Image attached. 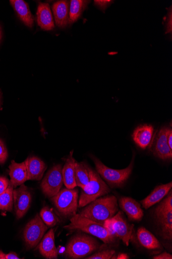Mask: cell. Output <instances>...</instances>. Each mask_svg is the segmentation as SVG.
Wrapping results in <instances>:
<instances>
[{"instance_id":"1","label":"cell","mask_w":172,"mask_h":259,"mask_svg":"<svg viewBox=\"0 0 172 259\" xmlns=\"http://www.w3.org/2000/svg\"><path fill=\"white\" fill-rule=\"evenodd\" d=\"M118 211V200L116 196L108 195L91 202L79 214L94 222L104 224L112 219Z\"/></svg>"},{"instance_id":"2","label":"cell","mask_w":172,"mask_h":259,"mask_svg":"<svg viewBox=\"0 0 172 259\" xmlns=\"http://www.w3.org/2000/svg\"><path fill=\"white\" fill-rule=\"evenodd\" d=\"M69 230H79L100 239L106 244L114 242L115 239L108 233L104 225L77 214L70 219V223L64 227Z\"/></svg>"},{"instance_id":"3","label":"cell","mask_w":172,"mask_h":259,"mask_svg":"<svg viewBox=\"0 0 172 259\" xmlns=\"http://www.w3.org/2000/svg\"><path fill=\"white\" fill-rule=\"evenodd\" d=\"M99 247L95 239L85 234H78L68 243L65 255L69 258H81L90 254Z\"/></svg>"},{"instance_id":"4","label":"cell","mask_w":172,"mask_h":259,"mask_svg":"<svg viewBox=\"0 0 172 259\" xmlns=\"http://www.w3.org/2000/svg\"><path fill=\"white\" fill-rule=\"evenodd\" d=\"M90 176L89 183L82 189L79 201V207L86 206L91 202L110 192L109 187L99 174L90 169Z\"/></svg>"},{"instance_id":"5","label":"cell","mask_w":172,"mask_h":259,"mask_svg":"<svg viewBox=\"0 0 172 259\" xmlns=\"http://www.w3.org/2000/svg\"><path fill=\"white\" fill-rule=\"evenodd\" d=\"M78 191L69 188L61 190L55 196L51 198L59 213L65 218L73 217L77 214L79 206Z\"/></svg>"},{"instance_id":"6","label":"cell","mask_w":172,"mask_h":259,"mask_svg":"<svg viewBox=\"0 0 172 259\" xmlns=\"http://www.w3.org/2000/svg\"><path fill=\"white\" fill-rule=\"evenodd\" d=\"M93 160L97 174H99L109 185L112 187H120L124 185L133 171L134 159L127 168L121 170L110 168L96 157H93Z\"/></svg>"},{"instance_id":"7","label":"cell","mask_w":172,"mask_h":259,"mask_svg":"<svg viewBox=\"0 0 172 259\" xmlns=\"http://www.w3.org/2000/svg\"><path fill=\"white\" fill-rule=\"evenodd\" d=\"M62 169V164H57L45 176L41 187L42 193L45 196L51 198L61 190L64 184Z\"/></svg>"},{"instance_id":"8","label":"cell","mask_w":172,"mask_h":259,"mask_svg":"<svg viewBox=\"0 0 172 259\" xmlns=\"http://www.w3.org/2000/svg\"><path fill=\"white\" fill-rule=\"evenodd\" d=\"M48 227L39 214L26 225L23 232V238L29 248L35 247L42 240Z\"/></svg>"},{"instance_id":"9","label":"cell","mask_w":172,"mask_h":259,"mask_svg":"<svg viewBox=\"0 0 172 259\" xmlns=\"http://www.w3.org/2000/svg\"><path fill=\"white\" fill-rule=\"evenodd\" d=\"M32 195L28 188L23 184L14 190V205L17 219L22 218L29 209Z\"/></svg>"},{"instance_id":"10","label":"cell","mask_w":172,"mask_h":259,"mask_svg":"<svg viewBox=\"0 0 172 259\" xmlns=\"http://www.w3.org/2000/svg\"><path fill=\"white\" fill-rule=\"evenodd\" d=\"M111 221L116 237L128 246L132 237L134 225L129 224L127 222L121 211L111 219Z\"/></svg>"},{"instance_id":"11","label":"cell","mask_w":172,"mask_h":259,"mask_svg":"<svg viewBox=\"0 0 172 259\" xmlns=\"http://www.w3.org/2000/svg\"><path fill=\"white\" fill-rule=\"evenodd\" d=\"M154 129L152 125L144 124L137 127L133 134L135 144L140 148L146 149L152 143Z\"/></svg>"},{"instance_id":"12","label":"cell","mask_w":172,"mask_h":259,"mask_svg":"<svg viewBox=\"0 0 172 259\" xmlns=\"http://www.w3.org/2000/svg\"><path fill=\"white\" fill-rule=\"evenodd\" d=\"M119 205L129 219L133 221H141L143 217V211L140 204L134 199L123 197L119 200Z\"/></svg>"},{"instance_id":"13","label":"cell","mask_w":172,"mask_h":259,"mask_svg":"<svg viewBox=\"0 0 172 259\" xmlns=\"http://www.w3.org/2000/svg\"><path fill=\"white\" fill-rule=\"evenodd\" d=\"M41 241L38 245L40 254L46 258H57L58 250L55 244L54 230L52 229L49 230Z\"/></svg>"},{"instance_id":"14","label":"cell","mask_w":172,"mask_h":259,"mask_svg":"<svg viewBox=\"0 0 172 259\" xmlns=\"http://www.w3.org/2000/svg\"><path fill=\"white\" fill-rule=\"evenodd\" d=\"M24 162L27 170L28 180H41L46 169L45 163L39 158L34 156L29 157Z\"/></svg>"},{"instance_id":"15","label":"cell","mask_w":172,"mask_h":259,"mask_svg":"<svg viewBox=\"0 0 172 259\" xmlns=\"http://www.w3.org/2000/svg\"><path fill=\"white\" fill-rule=\"evenodd\" d=\"M38 25L44 31H51L55 28L50 6L47 3H39L36 13Z\"/></svg>"},{"instance_id":"16","label":"cell","mask_w":172,"mask_h":259,"mask_svg":"<svg viewBox=\"0 0 172 259\" xmlns=\"http://www.w3.org/2000/svg\"><path fill=\"white\" fill-rule=\"evenodd\" d=\"M166 131V127H165L159 131L153 149L154 155L163 160L172 158V150L167 144Z\"/></svg>"},{"instance_id":"17","label":"cell","mask_w":172,"mask_h":259,"mask_svg":"<svg viewBox=\"0 0 172 259\" xmlns=\"http://www.w3.org/2000/svg\"><path fill=\"white\" fill-rule=\"evenodd\" d=\"M10 2L20 20L27 27L32 28L34 26V17L29 4L23 0H11Z\"/></svg>"},{"instance_id":"18","label":"cell","mask_w":172,"mask_h":259,"mask_svg":"<svg viewBox=\"0 0 172 259\" xmlns=\"http://www.w3.org/2000/svg\"><path fill=\"white\" fill-rule=\"evenodd\" d=\"M71 151L67 158L62 169L64 184L69 189H73L77 185L76 181V160L73 157Z\"/></svg>"},{"instance_id":"19","label":"cell","mask_w":172,"mask_h":259,"mask_svg":"<svg viewBox=\"0 0 172 259\" xmlns=\"http://www.w3.org/2000/svg\"><path fill=\"white\" fill-rule=\"evenodd\" d=\"M56 26L64 29L69 25V2L59 1L52 6Z\"/></svg>"},{"instance_id":"20","label":"cell","mask_w":172,"mask_h":259,"mask_svg":"<svg viewBox=\"0 0 172 259\" xmlns=\"http://www.w3.org/2000/svg\"><path fill=\"white\" fill-rule=\"evenodd\" d=\"M171 182L157 186L152 192L141 201L143 207L148 209L160 201L171 190Z\"/></svg>"},{"instance_id":"21","label":"cell","mask_w":172,"mask_h":259,"mask_svg":"<svg viewBox=\"0 0 172 259\" xmlns=\"http://www.w3.org/2000/svg\"><path fill=\"white\" fill-rule=\"evenodd\" d=\"M11 183L14 188L20 186L28 180V174L25 162L17 163L12 160L9 167Z\"/></svg>"},{"instance_id":"22","label":"cell","mask_w":172,"mask_h":259,"mask_svg":"<svg viewBox=\"0 0 172 259\" xmlns=\"http://www.w3.org/2000/svg\"><path fill=\"white\" fill-rule=\"evenodd\" d=\"M155 215L161 225L162 237L166 240L172 238V210L156 208Z\"/></svg>"},{"instance_id":"23","label":"cell","mask_w":172,"mask_h":259,"mask_svg":"<svg viewBox=\"0 0 172 259\" xmlns=\"http://www.w3.org/2000/svg\"><path fill=\"white\" fill-rule=\"evenodd\" d=\"M137 237L140 244L147 249L155 250L161 248V244L154 235L144 227L139 228L138 230Z\"/></svg>"},{"instance_id":"24","label":"cell","mask_w":172,"mask_h":259,"mask_svg":"<svg viewBox=\"0 0 172 259\" xmlns=\"http://www.w3.org/2000/svg\"><path fill=\"white\" fill-rule=\"evenodd\" d=\"M90 1L85 0H72L69 7V25L77 22L87 8Z\"/></svg>"},{"instance_id":"25","label":"cell","mask_w":172,"mask_h":259,"mask_svg":"<svg viewBox=\"0 0 172 259\" xmlns=\"http://www.w3.org/2000/svg\"><path fill=\"white\" fill-rule=\"evenodd\" d=\"M90 168L84 162H76V181L77 186L83 188L90 180Z\"/></svg>"},{"instance_id":"26","label":"cell","mask_w":172,"mask_h":259,"mask_svg":"<svg viewBox=\"0 0 172 259\" xmlns=\"http://www.w3.org/2000/svg\"><path fill=\"white\" fill-rule=\"evenodd\" d=\"M14 205V187L11 182L7 190L0 195V209L12 211Z\"/></svg>"},{"instance_id":"27","label":"cell","mask_w":172,"mask_h":259,"mask_svg":"<svg viewBox=\"0 0 172 259\" xmlns=\"http://www.w3.org/2000/svg\"><path fill=\"white\" fill-rule=\"evenodd\" d=\"M40 218L45 223V224L49 227L55 226L59 222V219L53 213L50 208L48 207H44L40 211Z\"/></svg>"},{"instance_id":"28","label":"cell","mask_w":172,"mask_h":259,"mask_svg":"<svg viewBox=\"0 0 172 259\" xmlns=\"http://www.w3.org/2000/svg\"><path fill=\"white\" fill-rule=\"evenodd\" d=\"M116 251L112 249H107L96 252L87 257V259H110L115 254Z\"/></svg>"},{"instance_id":"29","label":"cell","mask_w":172,"mask_h":259,"mask_svg":"<svg viewBox=\"0 0 172 259\" xmlns=\"http://www.w3.org/2000/svg\"><path fill=\"white\" fill-rule=\"evenodd\" d=\"M166 196V198L157 206V208L164 210H172L171 190Z\"/></svg>"},{"instance_id":"30","label":"cell","mask_w":172,"mask_h":259,"mask_svg":"<svg viewBox=\"0 0 172 259\" xmlns=\"http://www.w3.org/2000/svg\"><path fill=\"white\" fill-rule=\"evenodd\" d=\"M8 150L2 139H0V164H4L8 157Z\"/></svg>"},{"instance_id":"31","label":"cell","mask_w":172,"mask_h":259,"mask_svg":"<svg viewBox=\"0 0 172 259\" xmlns=\"http://www.w3.org/2000/svg\"><path fill=\"white\" fill-rule=\"evenodd\" d=\"M113 3V1H107V0H104V1L96 0L94 2V4L98 9L104 12Z\"/></svg>"},{"instance_id":"32","label":"cell","mask_w":172,"mask_h":259,"mask_svg":"<svg viewBox=\"0 0 172 259\" xmlns=\"http://www.w3.org/2000/svg\"><path fill=\"white\" fill-rule=\"evenodd\" d=\"M10 181L6 177L0 176V195L4 193L9 187Z\"/></svg>"},{"instance_id":"33","label":"cell","mask_w":172,"mask_h":259,"mask_svg":"<svg viewBox=\"0 0 172 259\" xmlns=\"http://www.w3.org/2000/svg\"><path fill=\"white\" fill-rule=\"evenodd\" d=\"M165 33H171V7L168 12L167 19L165 23Z\"/></svg>"},{"instance_id":"34","label":"cell","mask_w":172,"mask_h":259,"mask_svg":"<svg viewBox=\"0 0 172 259\" xmlns=\"http://www.w3.org/2000/svg\"><path fill=\"white\" fill-rule=\"evenodd\" d=\"M104 226L108 232V233L111 235L112 237L115 238L116 237V233L113 229L112 222L111 219H109L105 222Z\"/></svg>"},{"instance_id":"35","label":"cell","mask_w":172,"mask_h":259,"mask_svg":"<svg viewBox=\"0 0 172 259\" xmlns=\"http://www.w3.org/2000/svg\"><path fill=\"white\" fill-rule=\"evenodd\" d=\"M17 254L15 252H10L6 254L3 251L0 250V259H19Z\"/></svg>"},{"instance_id":"36","label":"cell","mask_w":172,"mask_h":259,"mask_svg":"<svg viewBox=\"0 0 172 259\" xmlns=\"http://www.w3.org/2000/svg\"><path fill=\"white\" fill-rule=\"evenodd\" d=\"M166 139L167 141V144L170 148L172 150V130L171 128L166 127Z\"/></svg>"},{"instance_id":"37","label":"cell","mask_w":172,"mask_h":259,"mask_svg":"<svg viewBox=\"0 0 172 259\" xmlns=\"http://www.w3.org/2000/svg\"><path fill=\"white\" fill-rule=\"evenodd\" d=\"M154 259H172V255L171 254L166 252H164L159 255H156L153 257Z\"/></svg>"},{"instance_id":"38","label":"cell","mask_w":172,"mask_h":259,"mask_svg":"<svg viewBox=\"0 0 172 259\" xmlns=\"http://www.w3.org/2000/svg\"><path fill=\"white\" fill-rule=\"evenodd\" d=\"M114 258H129V256L127 254L121 253Z\"/></svg>"},{"instance_id":"39","label":"cell","mask_w":172,"mask_h":259,"mask_svg":"<svg viewBox=\"0 0 172 259\" xmlns=\"http://www.w3.org/2000/svg\"><path fill=\"white\" fill-rule=\"evenodd\" d=\"M2 97H3V94L1 91H0V110H2Z\"/></svg>"},{"instance_id":"40","label":"cell","mask_w":172,"mask_h":259,"mask_svg":"<svg viewBox=\"0 0 172 259\" xmlns=\"http://www.w3.org/2000/svg\"><path fill=\"white\" fill-rule=\"evenodd\" d=\"M3 34H2V30L1 26H0V42H1L2 39Z\"/></svg>"}]
</instances>
